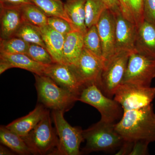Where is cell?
Wrapping results in <instances>:
<instances>
[{
  "label": "cell",
  "mask_w": 155,
  "mask_h": 155,
  "mask_svg": "<svg viewBox=\"0 0 155 155\" xmlns=\"http://www.w3.org/2000/svg\"><path fill=\"white\" fill-rule=\"evenodd\" d=\"M0 59L5 60L12 68L25 69L38 75H44L48 65L38 63L25 54H9L0 53Z\"/></svg>",
  "instance_id": "d6986e66"
},
{
  "label": "cell",
  "mask_w": 155,
  "mask_h": 155,
  "mask_svg": "<svg viewBox=\"0 0 155 155\" xmlns=\"http://www.w3.org/2000/svg\"><path fill=\"white\" fill-rule=\"evenodd\" d=\"M29 44L17 36L10 38L1 39L0 52L9 54H25Z\"/></svg>",
  "instance_id": "83f0119b"
},
{
  "label": "cell",
  "mask_w": 155,
  "mask_h": 155,
  "mask_svg": "<svg viewBox=\"0 0 155 155\" xmlns=\"http://www.w3.org/2000/svg\"><path fill=\"white\" fill-rule=\"evenodd\" d=\"M113 13L115 20L116 53L124 51H133L137 27L126 19L120 10Z\"/></svg>",
  "instance_id": "4fadbf2b"
},
{
  "label": "cell",
  "mask_w": 155,
  "mask_h": 155,
  "mask_svg": "<svg viewBox=\"0 0 155 155\" xmlns=\"http://www.w3.org/2000/svg\"><path fill=\"white\" fill-rule=\"evenodd\" d=\"M44 75L50 78L59 86L74 94L77 99L82 85L69 65L59 63L48 65Z\"/></svg>",
  "instance_id": "8fae6325"
},
{
  "label": "cell",
  "mask_w": 155,
  "mask_h": 155,
  "mask_svg": "<svg viewBox=\"0 0 155 155\" xmlns=\"http://www.w3.org/2000/svg\"><path fill=\"white\" fill-rule=\"evenodd\" d=\"M107 8L102 0H86L85 22L87 28L96 25L104 11Z\"/></svg>",
  "instance_id": "484cf974"
},
{
  "label": "cell",
  "mask_w": 155,
  "mask_h": 155,
  "mask_svg": "<svg viewBox=\"0 0 155 155\" xmlns=\"http://www.w3.org/2000/svg\"><path fill=\"white\" fill-rule=\"evenodd\" d=\"M96 26L101 41L105 62L116 53L115 20L114 13L109 9L105 10Z\"/></svg>",
  "instance_id": "7c38bea8"
},
{
  "label": "cell",
  "mask_w": 155,
  "mask_h": 155,
  "mask_svg": "<svg viewBox=\"0 0 155 155\" xmlns=\"http://www.w3.org/2000/svg\"><path fill=\"white\" fill-rule=\"evenodd\" d=\"M84 47L104 61L101 41L96 25L87 28L84 35Z\"/></svg>",
  "instance_id": "4316f807"
},
{
  "label": "cell",
  "mask_w": 155,
  "mask_h": 155,
  "mask_svg": "<svg viewBox=\"0 0 155 155\" xmlns=\"http://www.w3.org/2000/svg\"><path fill=\"white\" fill-rule=\"evenodd\" d=\"M0 141L3 145L18 154H32L22 137L7 128L6 126L1 125L0 127Z\"/></svg>",
  "instance_id": "7402d4cb"
},
{
  "label": "cell",
  "mask_w": 155,
  "mask_h": 155,
  "mask_svg": "<svg viewBox=\"0 0 155 155\" xmlns=\"http://www.w3.org/2000/svg\"><path fill=\"white\" fill-rule=\"evenodd\" d=\"M86 0H66L64 3L66 14L76 29L85 34L87 28L85 25V6Z\"/></svg>",
  "instance_id": "ffe728a7"
},
{
  "label": "cell",
  "mask_w": 155,
  "mask_h": 155,
  "mask_svg": "<svg viewBox=\"0 0 155 155\" xmlns=\"http://www.w3.org/2000/svg\"><path fill=\"white\" fill-rule=\"evenodd\" d=\"M77 101L94 107L101 114V120L107 123L116 124L124 114L120 104L105 95L95 83L83 85Z\"/></svg>",
  "instance_id": "277c9868"
},
{
  "label": "cell",
  "mask_w": 155,
  "mask_h": 155,
  "mask_svg": "<svg viewBox=\"0 0 155 155\" xmlns=\"http://www.w3.org/2000/svg\"><path fill=\"white\" fill-rule=\"evenodd\" d=\"M47 110L46 108L39 103L29 114L14 120L6 127L21 137H25L37 125Z\"/></svg>",
  "instance_id": "9a60e30c"
},
{
  "label": "cell",
  "mask_w": 155,
  "mask_h": 155,
  "mask_svg": "<svg viewBox=\"0 0 155 155\" xmlns=\"http://www.w3.org/2000/svg\"><path fill=\"white\" fill-rule=\"evenodd\" d=\"M155 78V58L141 54L134 51L130 53L122 83L150 87Z\"/></svg>",
  "instance_id": "ba28073f"
},
{
  "label": "cell",
  "mask_w": 155,
  "mask_h": 155,
  "mask_svg": "<svg viewBox=\"0 0 155 155\" xmlns=\"http://www.w3.org/2000/svg\"><path fill=\"white\" fill-rule=\"evenodd\" d=\"M144 19L155 24V0H143Z\"/></svg>",
  "instance_id": "4dcf8cb0"
},
{
  "label": "cell",
  "mask_w": 155,
  "mask_h": 155,
  "mask_svg": "<svg viewBox=\"0 0 155 155\" xmlns=\"http://www.w3.org/2000/svg\"><path fill=\"white\" fill-rule=\"evenodd\" d=\"M141 54L155 58V24L144 20L137 28L134 50Z\"/></svg>",
  "instance_id": "2e32d148"
},
{
  "label": "cell",
  "mask_w": 155,
  "mask_h": 155,
  "mask_svg": "<svg viewBox=\"0 0 155 155\" xmlns=\"http://www.w3.org/2000/svg\"><path fill=\"white\" fill-rule=\"evenodd\" d=\"M35 86L39 103L53 110L69 111L77 101V97L45 75L35 74Z\"/></svg>",
  "instance_id": "7a4b0ae2"
},
{
  "label": "cell",
  "mask_w": 155,
  "mask_h": 155,
  "mask_svg": "<svg viewBox=\"0 0 155 155\" xmlns=\"http://www.w3.org/2000/svg\"><path fill=\"white\" fill-rule=\"evenodd\" d=\"M155 98V87L122 83L116 90L114 99L124 111L136 110L152 104Z\"/></svg>",
  "instance_id": "9c48e42d"
},
{
  "label": "cell",
  "mask_w": 155,
  "mask_h": 155,
  "mask_svg": "<svg viewBox=\"0 0 155 155\" xmlns=\"http://www.w3.org/2000/svg\"><path fill=\"white\" fill-rule=\"evenodd\" d=\"M107 6L108 9L113 13L120 10L118 0H102Z\"/></svg>",
  "instance_id": "e575fe53"
},
{
  "label": "cell",
  "mask_w": 155,
  "mask_h": 155,
  "mask_svg": "<svg viewBox=\"0 0 155 155\" xmlns=\"http://www.w3.org/2000/svg\"><path fill=\"white\" fill-rule=\"evenodd\" d=\"M51 122L50 111L47 110L33 130L22 137L32 154H55L59 141L56 129L53 128Z\"/></svg>",
  "instance_id": "5b68a950"
},
{
  "label": "cell",
  "mask_w": 155,
  "mask_h": 155,
  "mask_svg": "<svg viewBox=\"0 0 155 155\" xmlns=\"http://www.w3.org/2000/svg\"><path fill=\"white\" fill-rule=\"evenodd\" d=\"M131 52L120 51L105 61L97 85L103 94L112 98L122 83Z\"/></svg>",
  "instance_id": "8992f818"
},
{
  "label": "cell",
  "mask_w": 155,
  "mask_h": 155,
  "mask_svg": "<svg viewBox=\"0 0 155 155\" xmlns=\"http://www.w3.org/2000/svg\"><path fill=\"white\" fill-rule=\"evenodd\" d=\"M20 9L24 21L38 27L48 25L47 15L35 4L24 5Z\"/></svg>",
  "instance_id": "cb8c5ba5"
},
{
  "label": "cell",
  "mask_w": 155,
  "mask_h": 155,
  "mask_svg": "<svg viewBox=\"0 0 155 155\" xmlns=\"http://www.w3.org/2000/svg\"><path fill=\"white\" fill-rule=\"evenodd\" d=\"M116 131L124 140L155 142V114L153 104L136 110L124 111L115 124Z\"/></svg>",
  "instance_id": "6da1fadb"
},
{
  "label": "cell",
  "mask_w": 155,
  "mask_h": 155,
  "mask_svg": "<svg viewBox=\"0 0 155 155\" xmlns=\"http://www.w3.org/2000/svg\"><path fill=\"white\" fill-rule=\"evenodd\" d=\"M0 5L21 7L27 4H34L30 0H0Z\"/></svg>",
  "instance_id": "836d02e7"
},
{
  "label": "cell",
  "mask_w": 155,
  "mask_h": 155,
  "mask_svg": "<svg viewBox=\"0 0 155 155\" xmlns=\"http://www.w3.org/2000/svg\"><path fill=\"white\" fill-rule=\"evenodd\" d=\"M48 25L65 36L72 31L77 29L71 23L60 17H48Z\"/></svg>",
  "instance_id": "f546056e"
},
{
  "label": "cell",
  "mask_w": 155,
  "mask_h": 155,
  "mask_svg": "<svg viewBox=\"0 0 155 155\" xmlns=\"http://www.w3.org/2000/svg\"><path fill=\"white\" fill-rule=\"evenodd\" d=\"M1 6V39L14 36L24 20L21 7Z\"/></svg>",
  "instance_id": "5bb4252c"
},
{
  "label": "cell",
  "mask_w": 155,
  "mask_h": 155,
  "mask_svg": "<svg viewBox=\"0 0 155 155\" xmlns=\"http://www.w3.org/2000/svg\"><path fill=\"white\" fill-rule=\"evenodd\" d=\"M134 142L124 140L123 143L118 149L116 155H130L133 149Z\"/></svg>",
  "instance_id": "d6a6232c"
},
{
  "label": "cell",
  "mask_w": 155,
  "mask_h": 155,
  "mask_svg": "<svg viewBox=\"0 0 155 155\" xmlns=\"http://www.w3.org/2000/svg\"><path fill=\"white\" fill-rule=\"evenodd\" d=\"M84 34L75 29L65 36L63 48L64 64L71 66L77 62L84 48Z\"/></svg>",
  "instance_id": "e0dca14e"
},
{
  "label": "cell",
  "mask_w": 155,
  "mask_h": 155,
  "mask_svg": "<svg viewBox=\"0 0 155 155\" xmlns=\"http://www.w3.org/2000/svg\"><path fill=\"white\" fill-rule=\"evenodd\" d=\"M46 48L56 63L64 64L63 48L65 36L48 25L39 27Z\"/></svg>",
  "instance_id": "ac0fdd59"
},
{
  "label": "cell",
  "mask_w": 155,
  "mask_h": 155,
  "mask_svg": "<svg viewBox=\"0 0 155 155\" xmlns=\"http://www.w3.org/2000/svg\"><path fill=\"white\" fill-rule=\"evenodd\" d=\"M14 36L22 38L29 44L39 45L45 48L39 27L24 21Z\"/></svg>",
  "instance_id": "d4e9b609"
},
{
  "label": "cell",
  "mask_w": 155,
  "mask_h": 155,
  "mask_svg": "<svg viewBox=\"0 0 155 155\" xmlns=\"http://www.w3.org/2000/svg\"><path fill=\"white\" fill-rule=\"evenodd\" d=\"M104 62L84 47L77 62L70 66L82 85L97 83Z\"/></svg>",
  "instance_id": "30bf717a"
},
{
  "label": "cell",
  "mask_w": 155,
  "mask_h": 155,
  "mask_svg": "<svg viewBox=\"0 0 155 155\" xmlns=\"http://www.w3.org/2000/svg\"><path fill=\"white\" fill-rule=\"evenodd\" d=\"M12 68L11 65L7 61L0 59V74H2L8 69Z\"/></svg>",
  "instance_id": "d590c367"
},
{
  "label": "cell",
  "mask_w": 155,
  "mask_h": 155,
  "mask_svg": "<svg viewBox=\"0 0 155 155\" xmlns=\"http://www.w3.org/2000/svg\"><path fill=\"white\" fill-rule=\"evenodd\" d=\"M26 54L40 64L50 65L56 63L47 49L39 45L29 44Z\"/></svg>",
  "instance_id": "f1b7e54d"
},
{
  "label": "cell",
  "mask_w": 155,
  "mask_h": 155,
  "mask_svg": "<svg viewBox=\"0 0 155 155\" xmlns=\"http://www.w3.org/2000/svg\"><path fill=\"white\" fill-rule=\"evenodd\" d=\"M122 15L137 28L145 20L143 0H118Z\"/></svg>",
  "instance_id": "44dd1931"
},
{
  "label": "cell",
  "mask_w": 155,
  "mask_h": 155,
  "mask_svg": "<svg viewBox=\"0 0 155 155\" xmlns=\"http://www.w3.org/2000/svg\"><path fill=\"white\" fill-rule=\"evenodd\" d=\"M34 4L41 9L48 17H60L72 24L66 14L64 3L61 0H30ZM74 26V25H73Z\"/></svg>",
  "instance_id": "603a6c76"
},
{
  "label": "cell",
  "mask_w": 155,
  "mask_h": 155,
  "mask_svg": "<svg viewBox=\"0 0 155 155\" xmlns=\"http://www.w3.org/2000/svg\"><path fill=\"white\" fill-rule=\"evenodd\" d=\"M115 124L100 120L83 130L86 143L82 149L83 153L109 152L119 149L124 140L116 131Z\"/></svg>",
  "instance_id": "3957f363"
},
{
  "label": "cell",
  "mask_w": 155,
  "mask_h": 155,
  "mask_svg": "<svg viewBox=\"0 0 155 155\" xmlns=\"http://www.w3.org/2000/svg\"><path fill=\"white\" fill-rule=\"evenodd\" d=\"M149 144V143L143 140L134 141L133 149L130 155H148Z\"/></svg>",
  "instance_id": "1f68e13d"
},
{
  "label": "cell",
  "mask_w": 155,
  "mask_h": 155,
  "mask_svg": "<svg viewBox=\"0 0 155 155\" xmlns=\"http://www.w3.org/2000/svg\"><path fill=\"white\" fill-rule=\"evenodd\" d=\"M4 146L1 145L0 147V155H13V152L8 149Z\"/></svg>",
  "instance_id": "8d00e7d4"
},
{
  "label": "cell",
  "mask_w": 155,
  "mask_h": 155,
  "mask_svg": "<svg viewBox=\"0 0 155 155\" xmlns=\"http://www.w3.org/2000/svg\"><path fill=\"white\" fill-rule=\"evenodd\" d=\"M64 113L59 110H53L52 113L59 141L55 154L81 155L80 145L84 140L83 130L71 126L64 118Z\"/></svg>",
  "instance_id": "52a82bcc"
}]
</instances>
